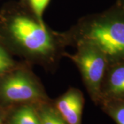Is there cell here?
Segmentation results:
<instances>
[{
	"instance_id": "9c48e42d",
	"label": "cell",
	"mask_w": 124,
	"mask_h": 124,
	"mask_svg": "<svg viewBox=\"0 0 124 124\" xmlns=\"http://www.w3.org/2000/svg\"><path fill=\"white\" fill-rule=\"evenodd\" d=\"M29 1L37 17L41 19L50 0H29Z\"/></svg>"
},
{
	"instance_id": "7a4b0ae2",
	"label": "cell",
	"mask_w": 124,
	"mask_h": 124,
	"mask_svg": "<svg viewBox=\"0 0 124 124\" xmlns=\"http://www.w3.org/2000/svg\"><path fill=\"white\" fill-rule=\"evenodd\" d=\"M9 31L14 39L31 53L46 55L53 50L52 38L41 22L17 16L10 23Z\"/></svg>"
},
{
	"instance_id": "30bf717a",
	"label": "cell",
	"mask_w": 124,
	"mask_h": 124,
	"mask_svg": "<svg viewBox=\"0 0 124 124\" xmlns=\"http://www.w3.org/2000/svg\"><path fill=\"white\" fill-rule=\"evenodd\" d=\"M13 65V62L10 59L7 53L0 46V75L8 70Z\"/></svg>"
},
{
	"instance_id": "8992f818",
	"label": "cell",
	"mask_w": 124,
	"mask_h": 124,
	"mask_svg": "<svg viewBox=\"0 0 124 124\" xmlns=\"http://www.w3.org/2000/svg\"><path fill=\"white\" fill-rule=\"evenodd\" d=\"M12 124H40L39 115L30 106H24L14 113Z\"/></svg>"
},
{
	"instance_id": "6da1fadb",
	"label": "cell",
	"mask_w": 124,
	"mask_h": 124,
	"mask_svg": "<svg viewBox=\"0 0 124 124\" xmlns=\"http://www.w3.org/2000/svg\"><path fill=\"white\" fill-rule=\"evenodd\" d=\"M88 43L100 50L106 57L124 59V19L106 18L96 21L89 28Z\"/></svg>"
},
{
	"instance_id": "3957f363",
	"label": "cell",
	"mask_w": 124,
	"mask_h": 124,
	"mask_svg": "<svg viewBox=\"0 0 124 124\" xmlns=\"http://www.w3.org/2000/svg\"><path fill=\"white\" fill-rule=\"evenodd\" d=\"M106 56L100 50L88 43L75 58L89 88L97 94L106 66Z\"/></svg>"
},
{
	"instance_id": "8fae6325",
	"label": "cell",
	"mask_w": 124,
	"mask_h": 124,
	"mask_svg": "<svg viewBox=\"0 0 124 124\" xmlns=\"http://www.w3.org/2000/svg\"><path fill=\"white\" fill-rule=\"evenodd\" d=\"M113 116L118 124H124V106L118 107L114 111Z\"/></svg>"
},
{
	"instance_id": "52a82bcc",
	"label": "cell",
	"mask_w": 124,
	"mask_h": 124,
	"mask_svg": "<svg viewBox=\"0 0 124 124\" xmlns=\"http://www.w3.org/2000/svg\"><path fill=\"white\" fill-rule=\"evenodd\" d=\"M109 91L113 94H124V64L111 72L108 81Z\"/></svg>"
},
{
	"instance_id": "5b68a950",
	"label": "cell",
	"mask_w": 124,
	"mask_h": 124,
	"mask_svg": "<svg viewBox=\"0 0 124 124\" xmlns=\"http://www.w3.org/2000/svg\"><path fill=\"white\" fill-rule=\"evenodd\" d=\"M84 99L79 91L72 90L57 102V110L67 124H81Z\"/></svg>"
},
{
	"instance_id": "7c38bea8",
	"label": "cell",
	"mask_w": 124,
	"mask_h": 124,
	"mask_svg": "<svg viewBox=\"0 0 124 124\" xmlns=\"http://www.w3.org/2000/svg\"><path fill=\"white\" fill-rule=\"evenodd\" d=\"M2 124V120H1V117H0V124Z\"/></svg>"
},
{
	"instance_id": "ba28073f",
	"label": "cell",
	"mask_w": 124,
	"mask_h": 124,
	"mask_svg": "<svg viewBox=\"0 0 124 124\" xmlns=\"http://www.w3.org/2000/svg\"><path fill=\"white\" fill-rule=\"evenodd\" d=\"M40 124H67L57 110L45 107L39 115Z\"/></svg>"
},
{
	"instance_id": "277c9868",
	"label": "cell",
	"mask_w": 124,
	"mask_h": 124,
	"mask_svg": "<svg viewBox=\"0 0 124 124\" xmlns=\"http://www.w3.org/2000/svg\"><path fill=\"white\" fill-rule=\"evenodd\" d=\"M0 93L5 100L10 102H23L35 100L41 93L35 83L23 72H17L2 82Z\"/></svg>"
}]
</instances>
